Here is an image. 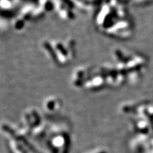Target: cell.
Instances as JSON below:
<instances>
[{"label":"cell","mask_w":153,"mask_h":153,"mask_svg":"<svg viewBox=\"0 0 153 153\" xmlns=\"http://www.w3.org/2000/svg\"><path fill=\"white\" fill-rule=\"evenodd\" d=\"M99 153H106L105 152H99Z\"/></svg>","instance_id":"obj_1"}]
</instances>
